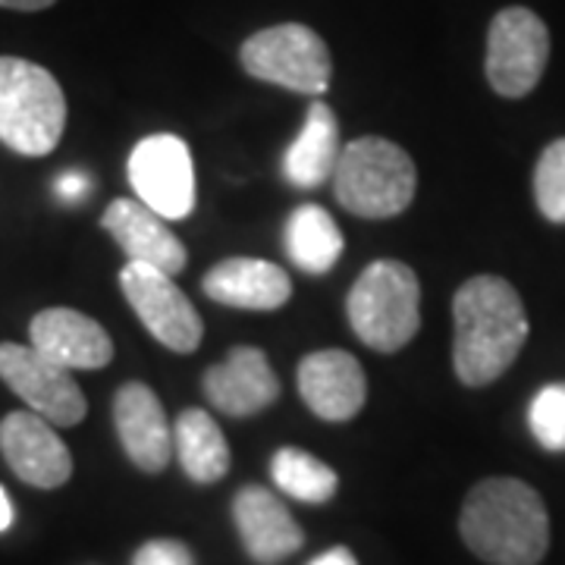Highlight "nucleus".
Returning a JSON list of instances; mask_svg holds the SVG:
<instances>
[{"instance_id": "1", "label": "nucleus", "mask_w": 565, "mask_h": 565, "mask_svg": "<svg viewBox=\"0 0 565 565\" xmlns=\"http://www.w3.org/2000/svg\"><path fill=\"white\" fill-rule=\"evenodd\" d=\"M452 364L465 386L500 381L527 340V315L515 286L493 274L465 280L452 299Z\"/></svg>"}, {"instance_id": "5", "label": "nucleus", "mask_w": 565, "mask_h": 565, "mask_svg": "<svg viewBox=\"0 0 565 565\" xmlns=\"http://www.w3.org/2000/svg\"><path fill=\"white\" fill-rule=\"evenodd\" d=\"M345 315L364 345L396 352L415 340L422 327V286L415 270L403 262H374L349 289Z\"/></svg>"}, {"instance_id": "15", "label": "nucleus", "mask_w": 565, "mask_h": 565, "mask_svg": "<svg viewBox=\"0 0 565 565\" xmlns=\"http://www.w3.org/2000/svg\"><path fill=\"white\" fill-rule=\"evenodd\" d=\"M29 340L66 371H98L114 359V340L102 323L76 308H47L29 323Z\"/></svg>"}, {"instance_id": "22", "label": "nucleus", "mask_w": 565, "mask_h": 565, "mask_svg": "<svg viewBox=\"0 0 565 565\" xmlns=\"http://www.w3.org/2000/svg\"><path fill=\"white\" fill-rule=\"evenodd\" d=\"M270 475H274V484L299 503H327L333 500L340 487L337 471L299 446L277 449V456L270 459Z\"/></svg>"}, {"instance_id": "14", "label": "nucleus", "mask_w": 565, "mask_h": 565, "mask_svg": "<svg viewBox=\"0 0 565 565\" xmlns=\"http://www.w3.org/2000/svg\"><path fill=\"white\" fill-rule=\"evenodd\" d=\"M114 424L129 462L158 475L173 459V430L158 393L148 384H122L114 396Z\"/></svg>"}, {"instance_id": "29", "label": "nucleus", "mask_w": 565, "mask_h": 565, "mask_svg": "<svg viewBox=\"0 0 565 565\" xmlns=\"http://www.w3.org/2000/svg\"><path fill=\"white\" fill-rule=\"evenodd\" d=\"M10 525H13V503H10L7 490L0 487V531H7Z\"/></svg>"}, {"instance_id": "26", "label": "nucleus", "mask_w": 565, "mask_h": 565, "mask_svg": "<svg viewBox=\"0 0 565 565\" xmlns=\"http://www.w3.org/2000/svg\"><path fill=\"white\" fill-rule=\"evenodd\" d=\"M54 192H57L61 202H82V199L92 192V180H88L85 173H79V170H70V173L57 177Z\"/></svg>"}, {"instance_id": "16", "label": "nucleus", "mask_w": 565, "mask_h": 565, "mask_svg": "<svg viewBox=\"0 0 565 565\" xmlns=\"http://www.w3.org/2000/svg\"><path fill=\"white\" fill-rule=\"evenodd\" d=\"M233 522L243 537L245 553L258 565H277L305 544V534L292 512L267 487L248 484L233 497Z\"/></svg>"}, {"instance_id": "2", "label": "nucleus", "mask_w": 565, "mask_h": 565, "mask_svg": "<svg viewBox=\"0 0 565 565\" xmlns=\"http://www.w3.org/2000/svg\"><path fill=\"white\" fill-rule=\"evenodd\" d=\"M459 531L465 546L490 565H537L550 550L544 500L519 478H487L471 487Z\"/></svg>"}, {"instance_id": "21", "label": "nucleus", "mask_w": 565, "mask_h": 565, "mask_svg": "<svg viewBox=\"0 0 565 565\" xmlns=\"http://www.w3.org/2000/svg\"><path fill=\"white\" fill-rule=\"evenodd\" d=\"M286 255L305 274H327L343 258V233L321 204H302L286 221Z\"/></svg>"}, {"instance_id": "24", "label": "nucleus", "mask_w": 565, "mask_h": 565, "mask_svg": "<svg viewBox=\"0 0 565 565\" xmlns=\"http://www.w3.org/2000/svg\"><path fill=\"white\" fill-rule=\"evenodd\" d=\"M534 440L550 452H565V384L544 386L527 408Z\"/></svg>"}, {"instance_id": "25", "label": "nucleus", "mask_w": 565, "mask_h": 565, "mask_svg": "<svg viewBox=\"0 0 565 565\" xmlns=\"http://www.w3.org/2000/svg\"><path fill=\"white\" fill-rule=\"evenodd\" d=\"M132 565H195V556L182 541L158 537V541H148L136 550Z\"/></svg>"}, {"instance_id": "20", "label": "nucleus", "mask_w": 565, "mask_h": 565, "mask_svg": "<svg viewBox=\"0 0 565 565\" xmlns=\"http://www.w3.org/2000/svg\"><path fill=\"white\" fill-rule=\"evenodd\" d=\"M173 446L180 456L182 471L195 484H214L230 471V444L221 424L204 408H185L173 427Z\"/></svg>"}, {"instance_id": "13", "label": "nucleus", "mask_w": 565, "mask_h": 565, "mask_svg": "<svg viewBox=\"0 0 565 565\" xmlns=\"http://www.w3.org/2000/svg\"><path fill=\"white\" fill-rule=\"evenodd\" d=\"M204 396L230 418L258 415L280 399V381L258 345H236L230 359L204 371Z\"/></svg>"}, {"instance_id": "23", "label": "nucleus", "mask_w": 565, "mask_h": 565, "mask_svg": "<svg viewBox=\"0 0 565 565\" xmlns=\"http://www.w3.org/2000/svg\"><path fill=\"white\" fill-rule=\"evenodd\" d=\"M534 199L550 223H565V139L550 141L534 167Z\"/></svg>"}, {"instance_id": "3", "label": "nucleus", "mask_w": 565, "mask_h": 565, "mask_svg": "<svg viewBox=\"0 0 565 565\" xmlns=\"http://www.w3.org/2000/svg\"><path fill=\"white\" fill-rule=\"evenodd\" d=\"M418 170L408 151L381 136H364L343 145L333 170V195L349 214L364 221L399 217L415 199Z\"/></svg>"}, {"instance_id": "27", "label": "nucleus", "mask_w": 565, "mask_h": 565, "mask_svg": "<svg viewBox=\"0 0 565 565\" xmlns=\"http://www.w3.org/2000/svg\"><path fill=\"white\" fill-rule=\"evenodd\" d=\"M308 565H359V559L352 556V550H345V546H333V550H327L321 556H315Z\"/></svg>"}, {"instance_id": "28", "label": "nucleus", "mask_w": 565, "mask_h": 565, "mask_svg": "<svg viewBox=\"0 0 565 565\" xmlns=\"http://www.w3.org/2000/svg\"><path fill=\"white\" fill-rule=\"evenodd\" d=\"M57 0H0V7L7 10H22V13H39V10H47L54 7Z\"/></svg>"}, {"instance_id": "10", "label": "nucleus", "mask_w": 565, "mask_h": 565, "mask_svg": "<svg viewBox=\"0 0 565 565\" xmlns=\"http://www.w3.org/2000/svg\"><path fill=\"white\" fill-rule=\"evenodd\" d=\"M0 381L47 424L73 427L88 412L73 371L44 359L35 345L0 343Z\"/></svg>"}, {"instance_id": "12", "label": "nucleus", "mask_w": 565, "mask_h": 565, "mask_svg": "<svg viewBox=\"0 0 565 565\" xmlns=\"http://www.w3.org/2000/svg\"><path fill=\"white\" fill-rule=\"evenodd\" d=\"M296 381H299L305 405L321 422H349L362 412L367 399L362 362L343 349H321V352L305 355Z\"/></svg>"}, {"instance_id": "9", "label": "nucleus", "mask_w": 565, "mask_h": 565, "mask_svg": "<svg viewBox=\"0 0 565 565\" xmlns=\"http://www.w3.org/2000/svg\"><path fill=\"white\" fill-rule=\"evenodd\" d=\"M129 182L145 207L163 221H182L195 207V167L180 136H148L129 154Z\"/></svg>"}, {"instance_id": "18", "label": "nucleus", "mask_w": 565, "mask_h": 565, "mask_svg": "<svg viewBox=\"0 0 565 565\" xmlns=\"http://www.w3.org/2000/svg\"><path fill=\"white\" fill-rule=\"evenodd\" d=\"M204 296L243 311H277L292 296V280L262 258H226L204 274Z\"/></svg>"}, {"instance_id": "4", "label": "nucleus", "mask_w": 565, "mask_h": 565, "mask_svg": "<svg viewBox=\"0 0 565 565\" xmlns=\"http://www.w3.org/2000/svg\"><path fill=\"white\" fill-rule=\"evenodd\" d=\"M66 129V95L54 73L22 57H0V141L25 158H44Z\"/></svg>"}, {"instance_id": "6", "label": "nucleus", "mask_w": 565, "mask_h": 565, "mask_svg": "<svg viewBox=\"0 0 565 565\" xmlns=\"http://www.w3.org/2000/svg\"><path fill=\"white\" fill-rule=\"evenodd\" d=\"M239 61L252 79L280 85L286 92L321 98L330 88V47L315 29L302 22H280L255 32L243 44Z\"/></svg>"}, {"instance_id": "8", "label": "nucleus", "mask_w": 565, "mask_h": 565, "mask_svg": "<svg viewBox=\"0 0 565 565\" xmlns=\"http://www.w3.org/2000/svg\"><path fill=\"white\" fill-rule=\"evenodd\" d=\"M120 286L126 302L132 305L145 330L158 343L180 355L199 349L204 337L202 315L170 274H163L151 264L129 262L120 270Z\"/></svg>"}, {"instance_id": "11", "label": "nucleus", "mask_w": 565, "mask_h": 565, "mask_svg": "<svg viewBox=\"0 0 565 565\" xmlns=\"http://www.w3.org/2000/svg\"><path fill=\"white\" fill-rule=\"evenodd\" d=\"M0 452L25 484L54 490L73 475V456L57 430L35 412H10L0 422Z\"/></svg>"}, {"instance_id": "19", "label": "nucleus", "mask_w": 565, "mask_h": 565, "mask_svg": "<svg viewBox=\"0 0 565 565\" xmlns=\"http://www.w3.org/2000/svg\"><path fill=\"white\" fill-rule=\"evenodd\" d=\"M340 154H343V141H340L337 114L330 104L318 98L305 114L302 132L286 148L282 173L299 189H318L327 180H333Z\"/></svg>"}, {"instance_id": "17", "label": "nucleus", "mask_w": 565, "mask_h": 565, "mask_svg": "<svg viewBox=\"0 0 565 565\" xmlns=\"http://www.w3.org/2000/svg\"><path fill=\"white\" fill-rule=\"evenodd\" d=\"M102 226L117 239L126 258L139 264H151L163 274H180L189 255L180 236L167 226L163 217H158L151 207H145L136 199H117L104 211Z\"/></svg>"}, {"instance_id": "7", "label": "nucleus", "mask_w": 565, "mask_h": 565, "mask_svg": "<svg viewBox=\"0 0 565 565\" xmlns=\"http://www.w3.org/2000/svg\"><path fill=\"white\" fill-rule=\"evenodd\" d=\"M550 61V32L527 7L500 10L487 32V82L503 98H525Z\"/></svg>"}]
</instances>
